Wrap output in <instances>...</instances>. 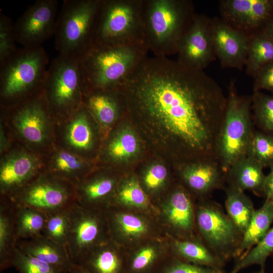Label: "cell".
I'll return each instance as SVG.
<instances>
[{
    "instance_id": "6da1fadb",
    "label": "cell",
    "mask_w": 273,
    "mask_h": 273,
    "mask_svg": "<svg viewBox=\"0 0 273 273\" xmlns=\"http://www.w3.org/2000/svg\"><path fill=\"white\" fill-rule=\"evenodd\" d=\"M121 91L131 110L165 131L178 154L217 161L227 97L203 70L168 57H147Z\"/></svg>"
},
{
    "instance_id": "7a4b0ae2",
    "label": "cell",
    "mask_w": 273,
    "mask_h": 273,
    "mask_svg": "<svg viewBox=\"0 0 273 273\" xmlns=\"http://www.w3.org/2000/svg\"><path fill=\"white\" fill-rule=\"evenodd\" d=\"M145 43L109 46L93 43L79 57L84 88L121 90L147 56Z\"/></svg>"
},
{
    "instance_id": "3957f363",
    "label": "cell",
    "mask_w": 273,
    "mask_h": 273,
    "mask_svg": "<svg viewBox=\"0 0 273 273\" xmlns=\"http://www.w3.org/2000/svg\"><path fill=\"white\" fill-rule=\"evenodd\" d=\"M196 13L187 0H142L144 40L156 57L176 54L179 42Z\"/></svg>"
},
{
    "instance_id": "277c9868",
    "label": "cell",
    "mask_w": 273,
    "mask_h": 273,
    "mask_svg": "<svg viewBox=\"0 0 273 273\" xmlns=\"http://www.w3.org/2000/svg\"><path fill=\"white\" fill-rule=\"evenodd\" d=\"M251 111V97L239 95L232 79L216 149L217 160L225 174L237 160L247 155L255 130Z\"/></svg>"
},
{
    "instance_id": "5b68a950",
    "label": "cell",
    "mask_w": 273,
    "mask_h": 273,
    "mask_svg": "<svg viewBox=\"0 0 273 273\" xmlns=\"http://www.w3.org/2000/svg\"><path fill=\"white\" fill-rule=\"evenodd\" d=\"M142 3V0H100L93 43L109 46L145 43Z\"/></svg>"
},
{
    "instance_id": "8992f818",
    "label": "cell",
    "mask_w": 273,
    "mask_h": 273,
    "mask_svg": "<svg viewBox=\"0 0 273 273\" xmlns=\"http://www.w3.org/2000/svg\"><path fill=\"white\" fill-rule=\"evenodd\" d=\"M100 0H65L57 16L55 44L59 54L79 57L93 43Z\"/></svg>"
},
{
    "instance_id": "52a82bcc",
    "label": "cell",
    "mask_w": 273,
    "mask_h": 273,
    "mask_svg": "<svg viewBox=\"0 0 273 273\" xmlns=\"http://www.w3.org/2000/svg\"><path fill=\"white\" fill-rule=\"evenodd\" d=\"M49 63L42 46L21 48L0 63L2 98L16 100L42 89Z\"/></svg>"
},
{
    "instance_id": "ba28073f",
    "label": "cell",
    "mask_w": 273,
    "mask_h": 273,
    "mask_svg": "<svg viewBox=\"0 0 273 273\" xmlns=\"http://www.w3.org/2000/svg\"><path fill=\"white\" fill-rule=\"evenodd\" d=\"M196 225L203 242L225 262L236 258L242 234L222 207L204 200L196 210Z\"/></svg>"
},
{
    "instance_id": "9c48e42d",
    "label": "cell",
    "mask_w": 273,
    "mask_h": 273,
    "mask_svg": "<svg viewBox=\"0 0 273 273\" xmlns=\"http://www.w3.org/2000/svg\"><path fill=\"white\" fill-rule=\"evenodd\" d=\"M84 82L79 57L59 54L48 68L42 90L58 110L72 108L80 102Z\"/></svg>"
},
{
    "instance_id": "30bf717a",
    "label": "cell",
    "mask_w": 273,
    "mask_h": 273,
    "mask_svg": "<svg viewBox=\"0 0 273 273\" xmlns=\"http://www.w3.org/2000/svg\"><path fill=\"white\" fill-rule=\"evenodd\" d=\"M99 209L82 206L76 202L70 208V223L66 248L75 264L104 244L105 220Z\"/></svg>"
},
{
    "instance_id": "8fae6325",
    "label": "cell",
    "mask_w": 273,
    "mask_h": 273,
    "mask_svg": "<svg viewBox=\"0 0 273 273\" xmlns=\"http://www.w3.org/2000/svg\"><path fill=\"white\" fill-rule=\"evenodd\" d=\"M75 192L59 180L40 178L10 198L17 206L30 207L46 214L70 208L76 201Z\"/></svg>"
},
{
    "instance_id": "7c38bea8",
    "label": "cell",
    "mask_w": 273,
    "mask_h": 273,
    "mask_svg": "<svg viewBox=\"0 0 273 273\" xmlns=\"http://www.w3.org/2000/svg\"><path fill=\"white\" fill-rule=\"evenodd\" d=\"M58 4L56 0H37L29 6L14 25L16 42L36 47L54 35Z\"/></svg>"
},
{
    "instance_id": "4fadbf2b",
    "label": "cell",
    "mask_w": 273,
    "mask_h": 273,
    "mask_svg": "<svg viewBox=\"0 0 273 273\" xmlns=\"http://www.w3.org/2000/svg\"><path fill=\"white\" fill-rule=\"evenodd\" d=\"M219 10L222 20L250 38L273 18V0H222Z\"/></svg>"
},
{
    "instance_id": "5bb4252c",
    "label": "cell",
    "mask_w": 273,
    "mask_h": 273,
    "mask_svg": "<svg viewBox=\"0 0 273 273\" xmlns=\"http://www.w3.org/2000/svg\"><path fill=\"white\" fill-rule=\"evenodd\" d=\"M210 18L196 14L182 36L177 48V59L193 69L204 70L216 59L211 36Z\"/></svg>"
},
{
    "instance_id": "9a60e30c",
    "label": "cell",
    "mask_w": 273,
    "mask_h": 273,
    "mask_svg": "<svg viewBox=\"0 0 273 273\" xmlns=\"http://www.w3.org/2000/svg\"><path fill=\"white\" fill-rule=\"evenodd\" d=\"M209 25L215 56L221 67L242 69L245 67L250 38L221 18H210Z\"/></svg>"
},
{
    "instance_id": "2e32d148",
    "label": "cell",
    "mask_w": 273,
    "mask_h": 273,
    "mask_svg": "<svg viewBox=\"0 0 273 273\" xmlns=\"http://www.w3.org/2000/svg\"><path fill=\"white\" fill-rule=\"evenodd\" d=\"M186 164L180 172L181 176L196 194L206 197L215 190L223 188L225 173L217 161H200Z\"/></svg>"
},
{
    "instance_id": "e0dca14e",
    "label": "cell",
    "mask_w": 273,
    "mask_h": 273,
    "mask_svg": "<svg viewBox=\"0 0 273 273\" xmlns=\"http://www.w3.org/2000/svg\"><path fill=\"white\" fill-rule=\"evenodd\" d=\"M36 164L35 158L26 153L18 154L8 159L0 170L2 193L14 195L29 184L35 175Z\"/></svg>"
},
{
    "instance_id": "ac0fdd59",
    "label": "cell",
    "mask_w": 273,
    "mask_h": 273,
    "mask_svg": "<svg viewBox=\"0 0 273 273\" xmlns=\"http://www.w3.org/2000/svg\"><path fill=\"white\" fill-rule=\"evenodd\" d=\"M46 110L39 100L27 101L17 110L14 123L23 136L30 142L41 143L47 135Z\"/></svg>"
},
{
    "instance_id": "d6986e66",
    "label": "cell",
    "mask_w": 273,
    "mask_h": 273,
    "mask_svg": "<svg viewBox=\"0 0 273 273\" xmlns=\"http://www.w3.org/2000/svg\"><path fill=\"white\" fill-rule=\"evenodd\" d=\"M17 246L25 253L50 264L64 273H68L72 262L66 247L44 236L19 241Z\"/></svg>"
},
{
    "instance_id": "ffe728a7",
    "label": "cell",
    "mask_w": 273,
    "mask_h": 273,
    "mask_svg": "<svg viewBox=\"0 0 273 273\" xmlns=\"http://www.w3.org/2000/svg\"><path fill=\"white\" fill-rule=\"evenodd\" d=\"M263 167L255 160L246 155L237 160L225 174V182L230 186L242 191H251L263 196L265 177Z\"/></svg>"
},
{
    "instance_id": "44dd1931",
    "label": "cell",
    "mask_w": 273,
    "mask_h": 273,
    "mask_svg": "<svg viewBox=\"0 0 273 273\" xmlns=\"http://www.w3.org/2000/svg\"><path fill=\"white\" fill-rule=\"evenodd\" d=\"M165 218L183 235L191 236L196 224V210L189 194L183 188L175 190L163 208Z\"/></svg>"
},
{
    "instance_id": "7402d4cb",
    "label": "cell",
    "mask_w": 273,
    "mask_h": 273,
    "mask_svg": "<svg viewBox=\"0 0 273 273\" xmlns=\"http://www.w3.org/2000/svg\"><path fill=\"white\" fill-rule=\"evenodd\" d=\"M121 90L107 89H83L86 108L104 125H110L117 119L121 105L117 96Z\"/></svg>"
},
{
    "instance_id": "603a6c76",
    "label": "cell",
    "mask_w": 273,
    "mask_h": 273,
    "mask_svg": "<svg viewBox=\"0 0 273 273\" xmlns=\"http://www.w3.org/2000/svg\"><path fill=\"white\" fill-rule=\"evenodd\" d=\"M273 223V201L265 198L262 206L255 211L243 233L237 250V259L250 251L264 237Z\"/></svg>"
},
{
    "instance_id": "cb8c5ba5",
    "label": "cell",
    "mask_w": 273,
    "mask_h": 273,
    "mask_svg": "<svg viewBox=\"0 0 273 273\" xmlns=\"http://www.w3.org/2000/svg\"><path fill=\"white\" fill-rule=\"evenodd\" d=\"M173 247L178 259L198 265L223 270L226 262L203 242L192 239L175 240Z\"/></svg>"
},
{
    "instance_id": "d4e9b609",
    "label": "cell",
    "mask_w": 273,
    "mask_h": 273,
    "mask_svg": "<svg viewBox=\"0 0 273 273\" xmlns=\"http://www.w3.org/2000/svg\"><path fill=\"white\" fill-rule=\"evenodd\" d=\"M15 204L2 202L0 206V270L13 267L12 261L17 247L15 229Z\"/></svg>"
},
{
    "instance_id": "484cf974",
    "label": "cell",
    "mask_w": 273,
    "mask_h": 273,
    "mask_svg": "<svg viewBox=\"0 0 273 273\" xmlns=\"http://www.w3.org/2000/svg\"><path fill=\"white\" fill-rule=\"evenodd\" d=\"M89 273H128L115 248L105 243L88 253L78 264Z\"/></svg>"
},
{
    "instance_id": "4316f807",
    "label": "cell",
    "mask_w": 273,
    "mask_h": 273,
    "mask_svg": "<svg viewBox=\"0 0 273 273\" xmlns=\"http://www.w3.org/2000/svg\"><path fill=\"white\" fill-rule=\"evenodd\" d=\"M225 191L226 213L243 235L255 211L253 203L245 192L230 186Z\"/></svg>"
},
{
    "instance_id": "83f0119b",
    "label": "cell",
    "mask_w": 273,
    "mask_h": 273,
    "mask_svg": "<svg viewBox=\"0 0 273 273\" xmlns=\"http://www.w3.org/2000/svg\"><path fill=\"white\" fill-rule=\"evenodd\" d=\"M15 206L14 221L17 243L21 240L43 235L47 214L30 207Z\"/></svg>"
},
{
    "instance_id": "f1b7e54d",
    "label": "cell",
    "mask_w": 273,
    "mask_h": 273,
    "mask_svg": "<svg viewBox=\"0 0 273 273\" xmlns=\"http://www.w3.org/2000/svg\"><path fill=\"white\" fill-rule=\"evenodd\" d=\"M273 63V40L263 32L250 38L245 65L246 73L252 77Z\"/></svg>"
},
{
    "instance_id": "f546056e",
    "label": "cell",
    "mask_w": 273,
    "mask_h": 273,
    "mask_svg": "<svg viewBox=\"0 0 273 273\" xmlns=\"http://www.w3.org/2000/svg\"><path fill=\"white\" fill-rule=\"evenodd\" d=\"M115 181L111 178L102 177L81 184L78 188L76 201L86 207L98 209L102 201L112 192Z\"/></svg>"
},
{
    "instance_id": "4dcf8cb0",
    "label": "cell",
    "mask_w": 273,
    "mask_h": 273,
    "mask_svg": "<svg viewBox=\"0 0 273 273\" xmlns=\"http://www.w3.org/2000/svg\"><path fill=\"white\" fill-rule=\"evenodd\" d=\"M273 256V226L262 240L242 257L236 259L231 273H238L253 265H259L264 269L267 258Z\"/></svg>"
},
{
    "instance_id": "1f68e13d",
    "label": "cell",
    "mask_w": 273,
    "mask_h": 273,
    "mask_svg": "<svg viewBox=\"0 0 273 273\" xmlns=\"http://www.w3.org/2000/svg\"><path fill=\"white\" fill-rule=\"evenodd\" d=\"M113 232L130 239L141 238L148 232L149 226L143 218L131 213L114 212L109 215Z\"/></svg>"
},
{
    "instance_id": "d6a6232c",
    "label": "cell",
    "mask_w": 273,
    "mask_h": 273,
    "mask_svg": "<svg viewBox=\"0 0 273 273\" xmlns=\"http://www.w3.org/2000/svg\"><path fill=\"white\" fill-rule=\"evenodd\" d=\"M70 208L47 214L43 232V236L66 247L70 223Z\"/></svg>"
},
{
    "instance_id": "836d02e7",
    "label": "cell",
    "mask_w": 273,
    "mask_h": 273,
    "mask_svg": "<svg viewBox=\"0 0 273 273\" xmlns=\"http://www.w3.org/2000/svg\"><path fill=\"white\" fill-rule=\"evenodd\" d=\"M251 109L254 119L261 131L273 135V95L254 92Z\"/></svg>"
},
{
    "instance_id": "e575fe53",
    "label": "cell",
    "mask_w": 273,
    "mask_h": 273,
    "mask_svg": "<svg viewBox=\"0 0 273 273\" xmlns=\"http://www.w3.org/2000/svg\"><path fill=\"white\" fill-rule=\"evenodd\" d=\"M247 155L257 161L263 168L273 166V135L255 130Z\"/></svg>"
},
{
    "instance_id": "d590c367",
    "label": "cell",
    "mask_w": 273,
    "mask_h": 273,
    "mask_svg": "<svg viewBox=\"0 0 273 273\" xmlns=\"http://www.w3.org/2000/svg\"><path fill=\"white\" fill-rule=\"evenodd\" d=\"M67 138L75 148L87 150L93 144V134L85 111L81 110L69 125Z\"/></svg>"
},
{
    "instance_id": "8d00e7d4",
    "label": "cell",
    "mask_w": 273,
    "mask_h": 273,
    "mask_svg": "<svg viewBox=\"0 0 273 273\" xmlns=\"http://www.w3.org/2000/svg\"><path fill=\"white\" fill-rule=\"evenodd\" d=\"M117 201L123 205L138 209L147 208L149 204L145 192L138 181L133 178L121 185L118 190Z\"/></svg>"
},
{
    "instance_id": "74e56055",
    "label": "cell",
    "mask_w": 273,
    "mask_h": 273,
    "mask_svg": "<svg viewBox=\"0 0 273 273\" xmlns=\"http://www.w3.org/2000/svg\"><path fill=\"white\" fill-rule=\"evenodd\" d=\"M139 143L134 134L123 130L110 143L108 153L114 159L124 160L134 156L138 151Z\"/></svg>"
},
{
    "instance_id": "f35d334b",
    "label": "cell",
    "mask_w": 273,
    "mask_h": 273,
    "mask_svg": "<svg viewBox=\"0 0 273 273\" xmlns=\"http://www.w3.org/2000/svg\"><path fill=\"white\" fill-rule=\"evenodd\" d=\"M12 265L18 273H64L57 268L25 253L17 246L14 251Z\"/></svg>"
},
{
    "instance_id": "ab89813d",
    "label": "cell",
    "mask_w": 273,
    "mask_h": 273,
    "mask_svg": "<svg viewBox=\"0 0 273 273\" xmlns=\"http://www.w3.org/2000/svg\"><path fill=\"white\" fill-rule=\"evenodd\" d=\"M159 259V252L153 246H147L135 253L127 263L128 273H151Z\"/></svg>"
},
{
    "instance_id": "60d3db41",
    "label": "cell",
    "mask_w": 273,
    "mask_h": 273,
    "mask_svg": "<svg viewBox=\"0 0 273 273\" xmlns=\"http://www.w3.org/2000/svg\"><path fill=\"white\" fill-rule=\"evenodd\" d=\"M14 25L11 19L0 14V63L12 56L17 50Z\"/></svg>"
},
{
    "instance_id": "b9f144b4",
    "label": "cell",
    "mask_w": 273,
    "mask_h": 273,
    "mask_svg": "<svg viewBox=\"0 0 273 273\" xmlns=\"http://www.w3.org/2000/svg\"><path fill=\"white\" fill-rule=\"evenodd\" d=\"M158 273H226L207 266L188 263L177 259L170 261L160 269Z\"/></svg>"
},
{
    "instance_id": "7bdbcfd3",
    "label": "cell",
    "mask_w": 273,
    "mask_h": 273,
    "mask_svg": "<svg viewBox=\"0 0 273 273\" xmlns=\"http://www.w3.org/2000/svg\"><path fill=\"white\" fill-rule=\"evenodd\" d=\"M168 175L166 168L159 164L152 166L145 173L143 181L146 187L150 191L159 189L166 180Z\"/></svg>"
},
{
    "instance_id": "ee69618b",
    "label": "cell",
    "mask_w": 273,
    "mask_h": 273,
    "mask_svg": "<svg viewBox=\"0 0 273 273\" xmlns=\"http://www.w3.org/2000/svg\"><path fill=\"white\" fill-rule=\"evenodd\" d=\"M56 167L64 174H74L82 168L81 162L75 155L67 152H62L55 159Z\"/></svg>"
},
{
    "instance_id": "f6af8a7d",
    "label": "cell",
    "mask_w": 273,
    "mask_h": 273,
    "mask_svg": "<svg viewBox=\"0 0 273 273\" xmlns=\"http://www.w3.org/2000/svg\"><path fill=\"white\" fill-rule=\"evenodd\" d=\"M253 77L254 92L264 89L273 95V63L261 69Z\"/></svg>"
},
{
    "instance_id": "bcb514c9",
    "label": "cell",
    "mask_w": 273,
    "mask_h": 273,
    "mask_svg": "<svg viewBox=\"0 0 273 273\" xmlns=\"http://www.w3.org/2000/svg\"><path fill=\"white\" fill-rule=\"evenodd\" d=\"M263 192L266 198L273 201V166L270 167L269 173L265 176Z\"/></svg>"
},
{
    "instance_id": "7dc6e473",
    "label": "cell",
    "mask_w": 273,
    "mask_h": 273,
    "mask_svg": "<svg viewBox=\"0 0 273 273\" xmlns=\"http://www.w3.org/2000/svg\"><path fill=\"white\" fill-rule=\"evenodd\" d=\"M262 32L273 40V18L268 22Z\"/></svg>"
},
{
    "instance_id": "c3c4849f",
    "label": "cell",
    "mask_w": 273,
    "mask_h": 273,
    "mask_svg": "<svg viewBox=\"0 0 273 273\" xmlns=\"http://www.w3.org/2000/svg\"><path fill=\"white\" fill-rule=\"evenodd\" d=\"M68 273H89L81 266L74 263Z\"/></svg>"
},
{
    "instance_id": "681fc988",
    "label": "cell",
    "mask_w": 273,
    "mask_h": 273,
    "mask_svg": "<svg viewBox=\"0 0 273 273\" xmlns=\"http://www.w3.org/2000/svg\"><path fill=\"white\" fill-rule=\"evenodd\" d=\"M253 273H265L264 271V269L260 268V270L257 272H253Z\"/></svg>"
}]
</instances>
